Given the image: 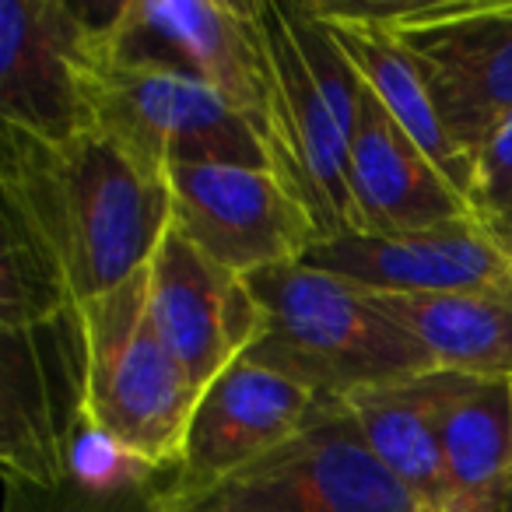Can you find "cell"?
Listing matches in <instances>:
<instances>
[{
  "mask_svg": "<svg viewBox=\"0 0 512 512\" xmlns=\"http://www.w3.org/2000/svg\"><path fill=\"white\" fill-rule=\"evenodd\" d=\"M88 344L81 309L0 330V467L4 484L71 481L88 439Z\"/></svg>",
  "mask_w": 512,
  "mask_h": 512,
  "instance_id": "6",
  "label": "cell"
},
{
  "mask_svg": "<svg viewBox=\"0 0 512 512\" xmlns=\"http://www.w3.org/2000/svg\"><path fill=\"white\" fill-rule=\"evenodd\" d=\"M78 309L88 344V428L127 460L179 470L197 393L158 334L148 267Z\"/></svg>",
  "mask_w": 512,
  "mask_h": 512,
  "instance_id": "4",
  "label": "cell"
},
{
  "mask_svg": "<svg viewBox=\"0 0 512 512\" xmlns=\"http://www.w3.org/2000/svg\"><path fill=\"white\" fill-rule=\"evenodd\" d=\"M99 18L64 0H0V120L43 141L92 130Z\"/></svg>",
  "mask_w": 512,
  "mask_h": 512,
  "instance_id": "11",
  "label": "cell"
},
{
  "mask_svg": "<svg viewBox=\"0 0 512 512\" xmlns=\"http://www.w3.org/2000/svg\"><path fill=\"white\" fill-rule=\"evenodd\" d=\"M477 218L470 200L362 81L348 162V232L400 235Z\"/></svg>",
  "mask_w": 512,
  "mask_h": 512,
  "instance_id": "15",
  "label": "cell"
},
{
  "mask_svg": "<svg viewBox=\"0 0 512 512\" xmlns=\"http://www.w3.org/2000/svg\"><path fill=\"white\" fill-rule=\"evenodd\" d=\"M278 116L274 165L323 235L348 232V162L362 78L309 4H260Z\"/></svg>",
  "mask_w": 512,
  "mask_h": 512,
  "instance_id": "3",
  "label": "cell"
},
{
  "mask_svg": "<svg viewBox=\"0 0 512 512\" xmlns=\"http://www.w3.org/2000/svg\"><path fill=\"white\" fill-rule=\"evenodd\" d=\"M172 232L239 278L295 267L320 239L309 207L281 172L253 165H172Z\"/></svg>",
  "mask_w": 512,
  "mask_h": 512,
  "instance_id": "10",
  "label": "cell"
},
{
  "mask_svg": "<svg viewBox=\"0 0 512 512\" xmlns=\"http://www.w3.org/2000/svg\"><path fill=\"white\" fill-rule=\"evenodd\" d=\"M425 78L449 141L474 162L512 113V0L369 4Z\"/></svg>",
  "mask_w": 512,
  "mask_h": 512,
  "instance_id": "8",
  "label": "cell"
},
{
  "mask_svg": "<svg viewBox=\"0 0 512 512\" xmlns=\"http://www.w3.org/2000/svg\"><path fill=\"white\" fill-rule=\"evenodd\" d=\"M309 8L327 25L334 43L351 60L365 88L379 99V106L425 148V155L446 172L449 183L470 200L474 162L449 141L446 127L432 106V95L425 88V78L407 57L404 46L393 39V32L372 15L369 4H309Z\"/></svg>",
  "mask_w": 512,
  "mask_h": 512,
  "instance_id": "17",
  "label": "cell"
},
{
  "mask_svg": "<svg viewBox=\"0 0 512 512\" xmlns=\"http://www.w3.org/2000/svg\"><path fill=\"white\" fill-rule=\"evenodd\" d=\"M456 379V372L439 369L337 400L369 453L411 491L425 512H453V484L446 474L439 421Z\"/></svg>",
  "mask_w": 512,
  "mask_h": 512,
  "instance_id": "16",
  "label": "cell"
},
{
  "mask_svg": "<svg viewBox=\"0 0 512 512\" xmlns=\"http://www.w3.org/2000/svg\"><path fill=\"white\" fill-rule=\"evenodd\" d=\"M439 432L453 512H502L512 488V379L460 376Z\"/></svg>",
  "mask_w": 512,
  "mask_h": 512,
  "instance_id": "19",
  "label": "cell"
},
{
  "mask_svg": "<svg viewBox=\"0 0 512 512\" xmlns=\"http://www.w3.org/2000/svg\"><path fill=\"white\" fill-rule=\"evenodd\" d=\"M0 193L78 306L141 274L172 228L165 172L99 130L43 141L4 127Z\"/></svg>",
  "mask_w": 512,
  "mask_h": 512,
  "instance_id": "1",
  "label": "cell"
},
{
  "mask_svg": "<svg viewBox=\"0 0 512 512\" xmlns=\"http://www.w3.org/2000/svg\"><path fill=\"white\" fill-rule=\"evenodd\" d=\"M4 512H179V474L88 439L71 481L57 488L4 484Z\"/></svg>",
  "mask_w": 512,
  "mask_h": 512,
  "instance_id": "20",
  "label": "cell"
},
{
  "mask_svg": "<svg viewBox=\"0 0 512 512\" xmlns=\"http://www.w3.org/2000/svg\"><path fill=\"white\" fill-rule=\"evenodd\" d=\"M249 285L267 330L246 358L323 400L439 372L435 358L351 281L295 264L253 274Z\"/></svg>",
  "mask_w": 512,
  "mask_h": 512,
  "instance_id": "2",
  "label": "cell"
},
{
  "mask_svg": "<svg viewBox=\"0 0 512 512\" xmlns=\"http://www.w3.org/2000/svg\"><path fill=\"white\" fill-rule=\"evenodd\" d=\"M330 404L334 400H323L295 379L253 358H239L200 393L193 407L183 463L176 470L179 495H200L242 474L306 432Z\"/></svg>",
  "mask_w": 512,
  "mask_h": 512,
  "instance_id": "14",
  "label": "cell"
},
{
  "mask_svg": "<svg viewBox=\"0 0 512 512\" xmlns=\"http://www.w3.org/2000/svg\"><path fill=\"white\" fill-rule=\"evenodd\" d=\"M442 372L512 379V292H365Z\"/></svg>",
  "mask_w": 512,
  "mask_h": 512,
  "instance_id": "18",
  "label": "cell"
},
{
  "mask_svg": "<svg viewBox=\"0 0 512 512\" xmlns=\"http://www.w3.org/2000/svg\"><path fill=\"white\" fill-rule=\"evenodd\" d=\"M179 512H425L386 474L362 435L330 404L306 432L200 495H179Z\"/></svg>",
  "mask_w": 512,
  "mask_h": 512,
  "instance_id": "9",
  "label": "cell"
},
{
  "mask_svg": "<svg viewBox=\"0 0 512 512\" xmlns=\"http://www.w3.org/2000/svg\"><path fill=\"white\" fill-rule=\"evenodd\" d=\"M505 512H512V488H509V495H505Z\"/></svg>",
  "mask_w": 512,
  "mask_h": 512,
  "instance_id": "23",
  "label": "cell"
},
{
  "mask_svg": "<svg viewBox=\"0 0 512 512\" xmlns=\"http://www.w3.org/2000/svg\"><path fill=\"white\" fill-rule=\"evenodd\" d=\"M302 264L362 292H512V242L477 218L400 235H323Z\"/></svg>",
  "mask_w": 512,
  "mask_h": 512,
  "instance_id": "13",
  "label": "cell"
},
{
  "mask_svg": "<svg viewBox=\"0 0 512 512\" xmlns=\"http://www.w3.org/2000/svg\"><path fill=\"white\" fill-rule=\"evenodd\" d=\"M88 113L92 130L158 172L172 165L274 169L271 148L256 123L225 95L186 74L120 67L99 53L88 85Z\"/></svg>",
  "mask_w": 512,
  "mask_h": 512,
  "instance_id": "7",
  "label": "cell"
},
{
  "mask_svg": "<svg viewBox=\"0 0 512 512\" xmlns=\"http://www.w3.org/2000/svg\"><path fill=\"white\" fill-rule=\"evenodd\" d=\"M99 43L109 64L162 67L225 95L256 123L274 158L278 85L260 4L123 0L102 11Z\"/></svg>",
  "mask_w": 512,
  "mask_h": 512,
  "instance_id": "5",
  "label": "cell"
},
{
  "mask_svg": "<svg viewBox=\"0 0 512 512\" xmlns=\"http://www.w3.org/2000/svg\"><path fill=\"white\" fill-rule=\"evenodd\" d=\"M71 299L64 278L53 267L22 221L0 218V330H22L67 313Z\"/></svg>",
  "mask_w": 512,
  "mask_h": 512,
  "instance_id": "21",
  "label": "cell"
},
{
  "mask_svg": "<svg viewBox=\"0 0 512 512\" xmlns=\"http://www.w3.org/2000/svg\"><path fill=\"white\" fill-rule=\"evenodd\" d=\"M148 299L158 334L183 365L197 400L267 330L249 278L214 264L172 228L148 264Z\"/></svg>",
  "mask_w": 512,
  "mask_h": 512,
  "instance_id": "12",
  "label": "cell"
},
{
  "mask_svg": "<svg viewBox=\"0 0 512 512\" xmlns=\"http://www.w3.org/2000/svg\"><path fill=\"white\" fill-rule=\"evenodd\" d=\"M502 512H505V509H502Z\"/></svg>",
  "mask_w": 512,
  "mask_h": 512,
  "instance_id": "24",
  "label": "cell"
},
{
  "mask_svg": "<svg viewBox=\"0 0 512 512\" xmlns=\"http://www.w3.org/2000/svg\"><path fill=\"white\" fill-rule=\"evenodd\" d=\"M470 204L481 225L512 242V113L477 148Z\"/></svg>",
  "mask_w": 512,
  "mask_h": 512,
  "instance_id": "22",
  "label": "cell"
}]
</instances>
